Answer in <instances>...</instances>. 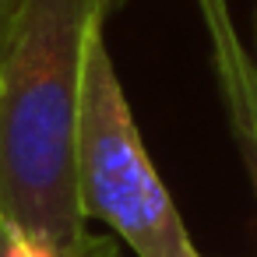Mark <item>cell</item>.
Segmentation results:
<instances>
[{
  "label": "cell",
  "mask_w": 257,
  "mask_h": 257,
  "mask_svg": "<svg viewBox=\"0 0 257 257\" xmlns=\"http://www.w3.org/2000/svg\"><path fill=\"white\" fill-rule=\"evenodd\" d=\"M113 0H18L0 43V211L43 257H74L85 53Z\"/></svg>",
  "instance_id": "obj_1"
},
{
  "label": "cell",
  "mask_w": 257,
  "mask_h": 257,
  "mask_svg": "<svg viewBox=\"0 0 257 257\" xmlns=\"http://www.w3.org/2000/svg\"><path fill=\"white\" fill-rule=\"evenodd\" d=\"M78 201L85 222H106L138 257H197L169 190L145 152L102 25H95L85 53Z\"/></svg>",
  "instance_id": "obj_2"
},
{
  "label": "cell",
  "mask_w": 257,
  "mask_h": 257,
  "mask_svg": "<svg viewBox=\"0 0 257 257\" xmlns=\"http://www.w3.org/2000/svg\"><path fill=\"white\" fill-rule=\"evenodd\" d=\"M0 257H43L15 232V225L4 218V211H0Z\"/></svg>",
  "instance_id": "obj_3"
},
{
  "label": "cell",
  "mask_w": 257,
  "mask_h": 257,
  "mask_svg": "<svg viewBox=\"0 0 257 257\" xmlns=\"http://www.w3.org/2000/svg\"><path fill=\"white\" fill-rule=\"evenodd\" d=\"M74 257H116V239L113 236H88Z\"/></svg>",
  "instance_id": "obj_4"
},
{
  "label": "cell",
  "mask_w": 257,
  "mask_h": 257,
  "mask_svg": "<svg viewBox=\"0 0 257 257\" xmlns=\"http://www.w3.org/2000/svg\"><path fill=\"white\" fill-rule=\"evenodd\" d=\"M15 4H18V0H0V43H4V32H8L11 15H15Z\"/></svg>",
  "instance_id": "obj_5"
},
{
  "label": "cell",
  "mask_w": 257,
  "mask_h": 257,
  "mask_svg": "<svg viewBox=\"0 0 257 257\" xmlns=\"http://www.w3.org/2000/svg\"><path fill=\"white\" fill-rule=\"evenodd\" d=\"M253 39H257V8H253Z\"/></svg>",
  "instance_id": "obj_6"
}]
</instances>
